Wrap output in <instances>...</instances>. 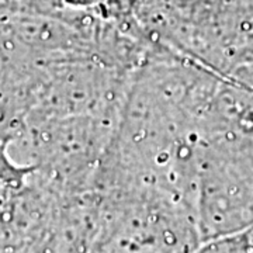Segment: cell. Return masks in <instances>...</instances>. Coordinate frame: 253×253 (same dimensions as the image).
<instances>
[{"instance_id": "6da1fadb", "label": "cell", "mask_w": 253, "mask_h": 253, "mask_svg": "<svg viewBox=\"0 0 253 253\" xmlns=\"http://www.w3.org/2000/svg\"><path fill=\"white\" fill-rule=\"evenodd\" d=\"M9 145V141L0 139V210L27 187V181L37 170V166L14 161Z\"/></svg>"}]
</instances>
